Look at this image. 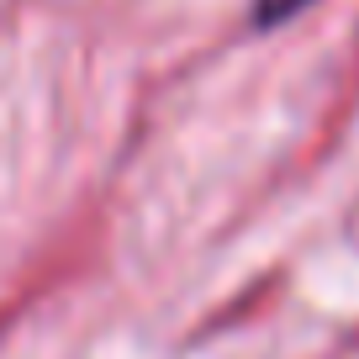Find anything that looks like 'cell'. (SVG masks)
Segmentation results:
<instances>
[{"instance_id":"obj_1","label":"cell","mask_w":359,"mask_h":359,"mask_svg":"<svg viewBox=\"0 0 359 359\" xmlns=\"http://www.w3.org/2000/svg\"><path fill=\"white\" fill-rule=\"evenodd\" d=\"M312 0H254V22L259 27H280V22H291L296 11H306Z\"/></svg>"}]
</instances>
